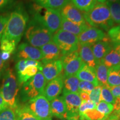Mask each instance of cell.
Here are the masks:
<instances>
[{
    "label": "cell",
    "mask_w": 120,
    "mask_h": 120,
    "mask_svg": "<svg viewBox=\"0 0 120 120\" xmlns=\"http://www.w3.org/2000/svg\"><path fill=\"white\" fill-rule=\"evenodd\" d=\"M27 43L37 48H41L52 40L53 34L34 19H29L24 33Z\"/></svg>",
    "instance_id": "obj_5"
},
{
    "label": "cell",
    "mask_w": 120,
    "mask_h": 120,
    "mask_svg": "<svg viewBox=\"0 0 120 120\" xmlns=\"http://www.w3.org/2000/svg\"><path fill=\"white\" fill-rule=\"evenodd\" d=\"M76 8L82 12H87L97 4L96 0H70Z\"/></svg>",
    "instance_id": "obj_29"
},
{
    "label": "cell",
    "mask_w": 120,
    "mask_h": 120,
    "mask_svg": "<svg viewBox=\"0 0 120 120\" xmlns=\"http://www.w3.org/2000/svg\"><path fill=\"white\" fill-rule=\"evenodd\" d=\"M79 46V54L81 59L85 64L95 68L97 62L92 52V45H81Z\"/></svg>",
    "instance_id": "obj_20"
},
{
    "label": "cell",
    "mask_w": 120,
    "mask_h": 120,
    "mask_svg": "<svg viewBox=\"0 0 120 120\" xmlns=\"http://www.w3.org/2000/svg\"><path fill=\"white\" fill-rule=\"evenodd\" d=\"M26 67V60H18L17 63L15 64V71L16 74L20 73L25 69Z\"/></svg>",
    "instance_id": "obj_42"
},
{
    "label": "cell",
    "mask_w": 120,
    "mask_h": 120,
    "mask_svg": "<svg viewBox=\"0 0 120 120\" xmlns=\"http://www.w3.org/2000/svg\"><path fill=\"white\" fill-rule=\"evenodd\" d=\"M11 54L6 52H1V58L4 62L8 61L11 58Z\"/></svg>",
    "instance_id": "obj_47"
},
{
    "label": "cell",
    "mask_w": 120,
    "mask_h": 120,
    "mask_svg": "<svg viewBox=\"0 0 120 120\" xmlns=\"http://www.w3.org/2000/svg\"><path fill=\"white\" fill-rule=\"evenodd\" d=\"M80 81L76 75L70 76H64V87L62 91L79 94V83Z\"/></svg>",
    "instance_id": "obj_23"
},
{
    "label": "cell",
    "mask_w": 120,
    "mask_h": 120,
    "mask_svg": "<svg viewBox=\"0 0 120 120\" xmlns=\"http://www.w3.org/2000/svg\"><path fill=\"white\" fill-rule=\"evenodd\" d=\"M66 106L67 120H79V109L82 102L79 94L62 91V96Z\"/></svg>",
    "instance_id": "obj_10"
},
{
    "label": "cell",
    "mask_w": 120,
    "mask_h": 120,
    "mask_svg": "<svg viewBox=\"0 0 120 120\" xmlns=\"http://www.w3.org/2000/svg\"><path fill=\"white\" fill-rule=\"evenodd\" d=\"M107 83L109 87L120 85V65L109 68Z\"/></svg>",
    "instance_id": "obj_27"
},
{
    "label": "cell",
    "mask_w": 120,
    "mask_h": 120,
    "mask_svg": "<svg viewBox=\"0 0 120 120\" xmlns=\"http://www.w3.org/2000/svg\"><path fill=\"white\" fill-rule=\"evenodd\" d=\"M15 113L16 120H39L24 104L19 105Z\"/></svg>",
    "instance_id": "obj_28"
},
{
    "label": "cell",
    "mask_w": 120,
    "mask_h": 120,
    "mask_svg": "<svg viewBox=\"0 0 120 120\" xmlns=\"http://www.w3.org/2000/svg\"><path fill=\"white\" fill-rule=\"evenodd\" d=\"M15 57L17 61L19 60L41 61L42 55L40 48L34 47L27 42H23L18 46L15 52Z\"/></svg>",
    "instance_id": "obj_11"
},
{
    "label": "cell",
    "mask_w": 120,
    "mask_h": 120,
    "mask_svg": "<svg viewBox=\"0 0 120 120\" xmlns=\"http://www.w3.org/2000/svg\"><path fill=\"white\" fill-rule=\"evenodd\" d=\"M56 120H64V119H57Z\"/></svg>",
    "instance_id": "obj_52"
},
{
    "label": "cell",
    "mask_w": 120,
    "mask_h": 120,
    "mask_svg": "<svg viewBox=\"0 0 120 120\" xmlns=\"http://www.w3.org/2000/svg\"><path fill=\"white\" fill-rule=\"evenodd\" d=\"M96 74L99 85L107 86V76L109 68L106 66L102 62L97 63L95 67Z\"/></svg>",
    "instance_id": "obj_26"
},
{
    "label": "cell",
    "mask_w": 120,
    "mask_h": 120,
    "mask_svg": "<svg viewBox=\"0 0 120 120\" xmlns=\"http://www.w3.org/2000/svg\"><path fill=\"white\" fill-rule=\"evenodd\" d=\"M118 120H120V116H119V118H118Z\"/></svg>",
    "instance_id": "obj_53"
},
{
    "label": "cell",
    "mask_w": 120,
    "mask_h": 120,
    "mask_svg": "<svg viewBox=\"0 0 120 120\" xmlns=\"http://www.w3.org/2000/svg\"><path fill=\"white\" fill-rule=\"evenodd\" d=\"M120 1V0H107V2H106L113 3V2H117V1Z\"/></svg>",
    "instance_id": "obj_50"
},
{
    "label": "cell",
    "mask_w": 120,
    "mask_h": 120,
    "mask_svg": "<svg viewBox=\"0 0 120 120\" xmlns=\"http://www.w3.org/2000/svg\"><path fill=\"white\" fill-rule=\"evenodd\" d=\"M0 120H16L15 111L6 107L0 111Z\"/></svg>",
    "instance_id": "obj_34"
},
{
    "label": "cell",
    "mask_w": 120,
    "mask_h": 120,
    "mask_svg": "<svg viewBox=\"0 0 120 120\" xmlns=\"http://www.w3.org/2000/svg\"><path fill=\"white\" fill-rule=\"evenodd\" d=\"M0 91L7 107L15 111L20 105L19 88L16 73L10 67L6 68L3 72Z\"/></svg>",
    "instance_id": "obj_2"
},
{
    "label": "cell",
    "mask_w": 120,
    "mask_h": 120,
    "mask_svg": "<svg viewBox=\"0 0 120 120\" xmlns=\"http://www.w3.org/2000/svg\"><path fill=\"white\" fill-rule=\"evenodd\" d=\"M64 87V75L59 76L47 82L45 87L43 95L51 102L57 98L62 92Z\"/></svg>",
    "instance_id": "obj_14"
},
{
    "label": "cell",
    "mask_w": 120,
    "mask_h": 120,
    "mask_svg": "<svg viewBox=\"0 0 120 120\" xmlns=\"http://www.w3.org/2000/svg\"><path fill=\"white\" fill-rule=\"evenodd\" d=\"M88 24L86 25H79L73 23L70 21L67 20L64 18L62 17L61 25L60 29L64 30L76 36H79L85 30L89 28Z\"/></svg>",
    "instance_id": "obj_22"
},
{
    "label": "cell",
    "mask_w": 120,
    "mask_h": 120,
    "mask_svg": "<svg viewBox=\"0 0 120 120\" xmlns=\"http://www.w3.org/2000/svg\"><path fill=\"white\" fill-rule=\"evenodd\" d=\"M9 15H0V41L4 34Z\"/></svg>",
    "instance_id": "obj_40"
},
{
    "label": "cell",
    "mask_w": 120,
    "mask_h": 120,
    "mask_svg": "<svg viewBox=\"0 0 120 120\" xmlns=\"http://www.w3.org/2000/svg\"><path fill=\"white\" fill-rule=\"evenodd\" d=\"M4 67V62L1 58V51L0 50V73L2 71Z\"/></svg>",
    "instance_id": "obj_49"
},
{
    "label": "cell",
    "mask_w": 120,
    "mask_h": 120,
    "mask_svg": "<svg viewBox=\"0 0 120 120\" xmlns=\"http://www.w3.org/2000/svg\"><path fill=\"white\" fill-rule=\"evenodd\" d=\"M40 49L42 55L41 61L42 64L61 59L62 56L60 49L52 40Z\"/></svg>",
    "instance_id": "obj_15"
},
{
    "label": "cell",
    "mask_w": 120,
    "mask_h": 120,
    "mask_svg": "<svg viewBox=\"0 0 120 120\" xmlns=\"http://www.w3.org/2000/svg\"><path fill=\"white\" fill-rule=\"evenodd\" d=\"M82 14L87 23L94 27L109 31L115 25L106 2L97 3L90 11Z\"/></svg>",
    "instance_id": "obj_4"
},
{
    "label": "cell",
    "mask_w": 120,
    "mask_h": 120,
    "mask_svg": "<svg viewBox=\"0 0 120 120\" xmlns=\"http://www.w3.org/2000/svg\"><path fill=\"white\" fill-rule=\"evenodd\" d=\"M17 44L11 40L2 39L0 41V50L1 52H6L12 55L16 51Z\"/></svg>",
    "instance_id": "obj_31"
},
{
    "label": "cell",
    "mask_w": 120,
    "mask_h": 120,
    "mask_svg": "<svg viewBox=\"0 0 120 120\" xmlns=\"http://www.w3.org/2000/svg\"><path fill=\"white\" fill-rule=\"evenodd\" d=\"M32 3L46 8L60 10L70 0H31Z\"/></svg>",
    "instance_id": "obj_25"
},
{
    "label": "cell",
    "mask_w": 120,
    "mask_h": 120,
    "mask_svg": "<svg viewBox=\"0 0 120 120\" xmlns=\"http://www.w3.org/2000/svg\"><path fill=\"white\" fill-rule=\"evenodd\" d=\"M61 61L64 70V76H75L85 64L79 56V52L75 51L61 57Z\"/></svg>",
    "instance_id": "obj_9"
},
{
    "label": "cell",
    "mask_w": 120,
    "mask_h": 120,
    "mask_svg": "<svg viewBox=\"0 0 120 120\" xmlns=\"http://www.w3.org/2000/svg\"><path fill=\"white\" fill-rule=\"evenodd\" d=\"M15 2V0H0V11L11 8L14 6Z\"/></svg>",
    "instance_id": "obj_41"
},
{
    "label": "cell",
    "mask_w": 120,
    "mask_h": 120,
    "mask_svg": "<svg viewBox=\"0 0 120 120\" xmlns=\"http://www.w3.org/2000/svg\"><path fill=\"white\" fill-rule=\"evenodd\" d=\"M112 48V42L109 37L92 45V52L97 64L101 62L103 58L109 53Z\"/></svg>",
    "instance_id": "obj_17"
},
{
    "label": "cell",
    "mask_w": 120,
    "mask_h": 120,
    "mask_svg": "<svg viewBox=\"0 0 120 120\" xmlns=\"http://www.w3.org/2000/svg\"><path fill=\"white\" fill-rule=\"evenodd\" d=\"M101 88L100 85L96 86L89 94L90 100L96 105L101 101Z\"/></svg>",
    "instance_id": "obj_37"
},
{
    "label": "cell",
    "mask_w": 120,
    "mask_h": 120,
    "mask_svg": "<svg viewBox=\"0 0 120 120\" xmlns=\"http://www.w3.org/2000/svg\"><path fill=\"white\" fill-rule=\"evenodd\" d=\"M47 82L41 71L25 82L21 86L19 92V101L25 103L38 96L43 94Z\"/></svg>",
    "instance_id": "obj_6"
},
{
    "label": "cell",
    "mask_w": 120,
    "mask_h": 120,
    "mask_svg": "<svg viewBox=\"0 0 120 120\" xmlns=\"http://www.w3.org/2000/svg\"><path fill=\"white\" fill-rule=\"evenodd\" d=\"M107 3L109 6L112 19L115 23H120V0L113 3Z\"/></svg>",
    "instance_id": "obj_30"
},
{
    "label": "cell",
    "mask_w": 120,
    "mask_h": 120,
    "mask_svg": "<svg viewBox=\"0 0 120 120\" xmlns=\"http://www.w3.org/2000/svg\"><path fill=\"white\" fill-rule=\"evenodd\" d=\"M51 111L52 117L57 119H67L66 106L64 98L58 96L50 102Z\"/></svg>",
    "instance_id": "obj_18"
},
{
    "label": "cell",
    "mask_w": 120,
    "mask_h": 120,
    "mask_svg": "<svg viewBox=\"0 0 120 120\" xmlns=\"http://www.w3.org/2000/svg\"><path fill=\"white\" fill-rule=\"evenodd\" d=\"M83 113H85L88 120H104L107 117L105 116L103 114L98 111L96 109H90Z\"/></svg>",
    "instance_id": "obj_36"
},
{
    "label": "cell",
    "mask_w": 120,
    "mask_h": 120,
    "mask_svg": "<svg viewBox=\"0 0 120 120\" xmlns=\"http://www.w3.org/2000/svg\"><path fill=\"white\" fill-rule=\"evenodd\" d=\"M96 1L99 3H106L107 2V0H96Z\"/></svg>",
    "instance_id": "obj_51"
},
{
    "label": "cell",
    "mask_w": 120,
    "mask_h": 120,
    "mask_svg": "<svg viewBox=\"0 0 120 120\" xmlns=\"http://www.w3.org/2000/svg\"><path fill=\"white\" fill-rule=\"evenodd\" d=\"M112 95L115 98H117L120 96V85L113 87H109Z\"/></svg>",
    "instance_id": "obj_43"
},
{
    "label": "cell",
    "mask_w": 120,
    "mask_h": 120,
    "mask_svg": "<svg viewBox=\"0 0 120 120\" xmlns=\"http://www.w3.org/2000/svg\"><path fill=\"white\" fill-rule=\"evenodd\" d=\"M118 26H119V27H120V23L119 24V25H118Z\"/></svg>",
    "instance_id": "obj_54"
},
{
    "label": "cell",
    "mask_w": 120,
    "mask_h": 120,
    "mask_svg": "<svg viewBox=\"0 0 120 120\" xmlns=\"http://www.w3.org/2000/svg\"><path fill=\"white\" fill-rule=\"evenodd\" d=\"M76 76L79 79V81L91 82L96 86L99 85L96 74L95 69L88 66L86 64H84Z\"/></svg>",
    "instance_id": "obj_21"
},
{
    "label": "cell",
    "mask_w": 120,
    "mask_h": 120,
    "mask_svg": "<svg viewBox=\"0 0 120 120\" xmlns=\"http://www.w3.org/2000/svg\"><path fill=\"white\" fill-rule=\"evenodd\" d=\"M108 36L112 42L120 44V27L119 26H113L108 31Z\"/></svg>",
    "instance_id": "obj_35"
},
{
    "label": "cell",
    "mask_w": 120,
    "mask_h": 120,
    "mask_svg": "<svg viewBox=\"0 0 120 120\" xmlns=\"http://www.w3.org/2000/svg\"><path fill=\"white\" fill-rule=\"evenodd\" d=\"M109 37L102 30L96 27H89L78 36L79 45H94L97 42L102 41Z\"/></svg>",
    "instance_id": "obj_12"
},
{
    "label": "cell",
    "mask_w": 120,
    "mask_h": 120,
    "mask_svg": "<svg viewBox=\"0 0 120 120\" xmlns=\"http://www.w3.org/2000/svg\"><path fill=\"white\" fill-rule=\"evenodd\" d=\"M96 105L94 103L91 101H82L81 104L79 109V113H85L87 111L90 109H96Z\"/></svg>",
    "instance_id": "obj_39"
},
{
    "label": "cell",
    "mask_w": 120,
    "mask_h": 120,
    "mask_svg": "<svg viewBox=\"0 0 120 120\" xmlns=\"http://www.w3.org/2000/svg\"><path fill=\"white\" fill-rule=\"evenodd\" d=\"M79 95L81 98L82 101H91L90 98L89 94H87L86 92L80 91L79 93Z\"/></svg>",
    "instance_id": "obj_46"
},
{
    "label": "cell",
    "mask_w": 120,
    "mask_h": 120,
    "mask_svg": "<svg viewBox=\"0 0 120 120\" xmlns=\"http://www.w3.org/2000/svg\"><path fill=\"white\" fill-rule=\"evenodd\" d=\"M39 120H52L50 102L43 94L23 103Z\"/></svg>",
    "instance_id": "obj_8"
},
{
    "label": "cell",
    "mask_w": 120,
    "mask_h": 120,
    "mask_svg": "<svg viewBox=\"0 0 120 120\" xmlns=\"http://www.w3.org/2000/svg\"><path fill=\"white\" fill-rule=\"evenodd\" d=\"M120 115V112L118 111H112V112L109 116L104 120H118V118H119Z\"/></svg>",
    "instance_id": "obj_44"
},
{
    "label": "cell",
    "mask_w": 120,
    "mask_h": 120,
    "mask_svg": "<svg viewBox=\"0 0 120 120\" xmlns=\"http://www.w3.org/2000/svg\"><path fill=\"white\" fill-rule=\"evenodd\" d=\"M32 18L52 33L55 34L61 28L62 16L60 10L46 8L32 3L30 6Z\"/></svg>",
    "instance_id": "obj_3"
},
{
    "label": "cell",
    "mask_w": 120,
    "mask_h": 120,
    "mask_svg": "<svg viewBox=\"0 0 120 120\" xmlns=\"http://www.w3.org/2000/svg\"><path fill=\"white\" fill-rule=\"evenodd\" d=\"M108 68L120 65V44L112 42V48L102 60Z\"/></svg>",
    "instance_id": "obj_19"
},
{
    "label": "cell",
    "mask_w": 120,
    "mask_h": 120,
    "mask_svg": "<svg viewBox=\"0 0 120 120\" xmlns=\"http://www.w3.org/2000/svg\"><path fill=\"white\" fill-rule=\"evenodd\" d=\"M7 107L6 105L5 102H4V99L2 96V94H1V91H0V111H1L2 109H4V108Z\"/></svg>",
    "instance_id": "obj_48"
},
{
    "label": "cell",
    "mask_w": 120,
    "mask_h": 120,
    "mask_svg": "<svg viewBox=\"0 0 120 120\" xmlns=\"http://www.w3.org/2000/svg\"><path fill=\"white\" fill-rule=\"evenodd\" d=\"M53 34L52 41L60 49L62 56L79 51V43L77 36L61 29Z\"/></svg>",
    "instance_id": "obj_7"
},
{
    "label": "cell",
    "mask_w": 120,
    "mask_h": 120,
    "mask_svg": "<svg viewBox=\"0 0 120 120\" xmlns=\"http://www.w3.org/2000/svg\"><path fill=\"white\" fill-rule=\"evenodd\" d=\"M38 71H40V68L36 66L32 65L26 66L23 71L16 75L19 86H22L25 82L35 76Z\"/></svg>",
    "instance_id": "obj_24"
},
{
    "label": "cell",
    "mask_w": 120,
    "mask_h": 120,
    "mask_svg": "<svg viewBox=\"0 0 120 120\" xmlns=\"http://www.w3.org/2000/svg\"><path fill=\"white\" fill-rule=\"evenodd\" d=\"M62 69V62L59 59L43 64L41 72L47 83L61 74Z\"/></svg>",
    "instance_id": "obj_16"
},
{
    "label": "cell",
    "mask_w": 120,
    "mask_h": 120,
    "mask_svg": "<svg viewBox=\"0 0 120 120\" xmlns=\"http://www.w3.org/2000/svg\"><path fill=\"white\" fill-rule=\"evenodd\" d=\"M96 109L98 111L103 114L105 116H109L113 111V106L111 103L101 101L96 105Z\"/></svg>",
    "instance_id": "obj_32"
},
{
    "label": "cell",
    "mask_w": 120,
    "mask_h": 120,
    "mask_svg": "<svg viewBox=\"0 0 120 120\" xmlns=\"http://www.w3.org/2000/svg\"><path fill=\"white\" fill-rule=\"evenodd\" d=\"M29 21L27 12L22 4H18L9 14L2 39L13 41L18 45Z\"/></svg>",
    "instance_id": "obj_1"
},
{
    "label": "cell",
    "mask_w": 120,
    "mask_h": 120,
    "mask_svg": "<svg viewBox=\"0 0 120 120\" xmlns=\"http://www.w3.org/2000/svg\"><path fill=\"white\" fill-rule=\"evenodd\" d=\"M113 111H120V96L115 99V103H113Z\"/></svg>",
    "instance_id": "obj_45"
},
{
    "label": "cell",
    "mask_w": 120,
    "mask_h": 120,
    "mask_svg": "<svg viewBox=\"0 0 120 120\" xmlns=\"http://www.w3.org/2000/svg\"><path fill=\"white\" fill-rule=\"evenodd\" d=\"M115 98L112 95L109 87L108 86H103L101 88V101L113 105Z\"/></svg>",
    "instance_id": "obj_33"
},
{
    "label": "cell",
    "mask_w": 120,
    "mask_h": 120,
    "mask_svg": "<svg viewBox=\"0 0 120 120\" xmlns=\"http://www.w3.org/2000/svg\"><path fill=\"white\" fill-rule=\"evenodd\" d=\"M60 12L62 17L73 23L79 25L87 24L84 19L82 12L76 8L71 1L68 2L60 9Z\"/></svg>",
    "instance_id": "obj_13"
},
{
    "label": "cell",
    "mask_w": 120,
    "mask_h": 120,
    "mask_svg": "<svg viewBox=\"0 0 120 120\" xmlns=\"http://www.w3.org/2000/svg\"><path fill=\"white\" fill-rule=\"evenodd\" d=\"M95 87L96 86L94 83L87 81H80L79 83V91L81 92H86L89 94Z\"/></svg>",
    "instance_id": "obj_38"
}]
</instances>
